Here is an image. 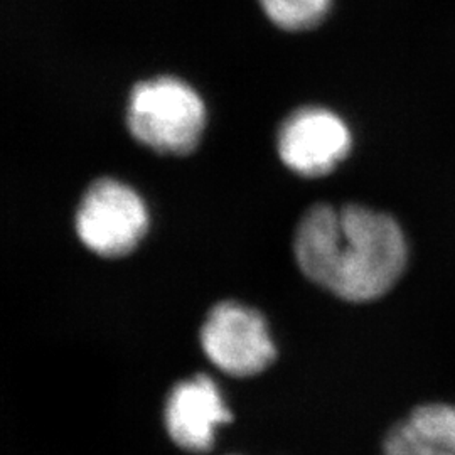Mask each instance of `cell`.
Wrapping results in <instances>:
<instances>
[{
    "instance_id": "6da1fadb",
    "label": "cell",
    "mask_w": 455,
    "mask_h": 455,
    "mask_svg": "<svg viewBox=\"0 0 455 455\" xmlns=\"http://www.w3.org/2000/svg\"><path fill=\"white\" fill-rule=\"evenodd\" d=\"M293 253L302 274L349 302H370L403 274L408 244L385 212L347 204H317L300 220Z\"/></svg>"
},
{
    "instance_id": "7a4b0ae2",
    "label": "cell",
    "mask_w": 455,
    "mask_h": 455,
    "mask_svg": "<svg viewBox=\"0 0 455 455\" xmlns=\"http://www.w3.org/2000/svg\"><path fill=\"white\" fill-rule=\"evenodd\" d=\"M206 127V107L195 88L174 76L139 83L129 101L132 135L161 154L195 150Z\"/></svg>"
},
{
    "instance_id": "3957f363",
    "label": "cell",
    "mask_w": 455,
    "mask_h": 455,
    "mask_svg": "<svg viewBox=\"0 0 455 455\" xmlns=\"http://www.w3.org/2000/svg\"><path fill=\"white\" fill-rule=\"evenodd\" d=\"M148 212L127 184L100 180L86 191L76 214V231L86 248L101 257L131 253L146 236Z\"/></svg>"
},
{
    "instance_id": "277c9868",
    "label": "cell",
    "mask_w": 455,
    "mask_h": 455,
    "mask_svg": "<svg viewBox=\"0 0 455 455\" xmlns=\"http://www.w3.org/2000/svg\"><path fill=\"white\" fill-rule=\"evenodd\" d=\"M201 346L218 370L235 378L263 373L276 358L265 317L238 302L212 307L201 327Z\"/></svg>"
},
{
    "instance_id": "5b68a950",
    "label": "cell",
    "mask_w": 455,
    "mask_h": 455,
    "mask_svg": "<svg viewBox=\"0 0 455 455\" xmlns=\"http://www.w3.org/2000/svg\"><path fill=\"white\" fill-rule=\"evenodd\" d=\"M276 146L282 163L295 174L321 178L349 154L351 132L331 110L306 107L282 124Z\"/></svg>"
},
{
    "instance_id": "8992f818",
    "label": "cell",
    "mask_w": 455,
    "mask_h": 455,
    "mask_svg": "<svg viewBox=\"0 0 455 455\" xmlns=\"http://www.w3.org/2000/svg\"><path fill=\"white\" fill-rule=\"evenodd\" d=\"M231 419L221 391L206 374L180 381L169 393L164 408L169 437L180 449L193 454L212 451L218 428Z\"/></svg>"
},
{
    "instance_id": "52a82bcc",
    "label": "cell",
    "mask_w": 455,
    "mask_h": 455,
    "mask_svg": "<svg viewBox=\"0 0 455 455\" xmlns=\"http://www.w3.org/2000/svg\"><path fill=\"white\" fill-rule=\"evenodd\" d=\"M259 4L274 26L289 33L317 28L332 7V0H259Z\"/></svg>"
},
{
    "instance_id": "ba28073f",
    "label": "cell",
    "mask_w": 455,
    "mask_h": 455,
    "mask_svg": "<svg viewBox=\"0 0 455 455\" xmlns=\"http://www.w3.org/2000/svg\"><path fill=\"white\" fill-rule=\"evenodd\" d=\"M383 455H455V447L405 419L387 434Z\"/></svg>"
}]
</instances>
